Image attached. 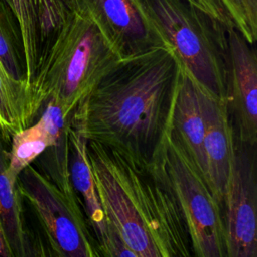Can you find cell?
I'll return each mask as SVG.
<instances>
[{
  "instance_id": "cell-1",
  "label": "cell",
  "mask_w": 257,
  "mask_h": 257,
  "mask_svg": "<svg viewBox=\"0 0 257 257\" xmlns=\"http://www.w3.org/2000/svg\"><path fill=\"white\" fill-rule=\"evenodd\" d=\"M181 65L170 46L119 59L73 111L89 141L153 163L171 130Z\"/></svg>"
},
{
  "instance_id": "cell-2",
  "label": "cell",
  "mask_w": 257,
  "mask_h": 257,
  "mask_svg": "<svg viewBox=\"0 0 257 257\" xmlns=\"http://www.w3.org/2000/svg\"><path fill=\"white\" fill-rule=\"evenodd\" d=\"M87 154L105 215L137 257H194L176 197L153 163L89 140Z\"/></svg>"
},
{
  "instance_id": "cell-3",
  "label": "cell",
  "mask_w": 257,
  "mask_h": 257,
  "mask_svg": "<svg viewBox=\"0 0 257 257\" xmlns=\"http://www.w3.org/2000/svg\"><path fill=\"white\" fill-rule=\"evenodd\" d=\"M120 58L82 7H72L38 66L34 82L67 114Z\"/></svg>"
},
{
  "instance_id": "cell-4",
  "label": "cell",
  "mask_w": 257,
  "mask_h": 257,
  "mask_svg": "<svg viewBox=\"0 0 257 257\" xmlns=\"http://www.w3.org/2000/svg\"><path fill=\"white\" fill-rule=\"evenodd\" d=\"M137 1L182 68L211 94L226 99L227 25L187 0Z\"/></svg>"
},
{
  "instance_id": "cell-5",
  "label": "cell",
  "mask_w": 257,
  "mask_h": 257,
  "mask_svg": "<svg viewBox=\"0 0 257 257\" xmlns=\"http://www.w3.org/2000/svg\"><path fill=\"white\" fill-rule=\"evenodd\" d=\"M153 164L176 197L194 257H228L223 211L172 128Z\"/></svg>"
},
{
  "instance_id": "cell-6",
  "label": "cell",
  "mask_w": 257,
  "mask_h": 257,
  "mask_svg": "<svg viewBox=\"0 0 257 257\" xmlns=\"http://www.w3.org/2000/svg\"><path fill=\"white\" fill-rule=\"evenodd\" d=\"M17 186L35 210L55 257H96L77 198H68L31 165Z\"/></svg>"
},
{
  "instance_id": "cell-7",
  "label": "cell",
  "mask_w": 257,
  "mask_h": 257,
  "mask_svg": "<svg viewBox=\"0 0 257 257\" xmlns=\"http://www.w3.org/2000/svg\"><path fill=\"white\" fill-rule=\"evenodd\" d=\"M223 218L228 257H257V147L236 138Z\"/></svg>"
},
{
  "instance_id": "cell-8",
  "label": "cell",
  "mask_w": 257,
  "mask_h": 257,
  "mask_svg": "<svg viewBox=\"0 0 257 257\" xmlns=\"http://www.w3.org/2000/svg\"><path fill=\"white\" fill-rule=\"evenodd\" d=\"M228 67L226 101L236 140L257 145V56L251 43L234 25L226 28Z\"/></svg>"
},
{
  "instance_id": "cell-9",
  "label": "cell",
  "mask_w": 257,
  "mask_h": 257,
  "mask_svg": "<svg viewBox=\"0 0 257 257\" xmlns=\"http://www.w3.org/2000/svg\"><path fill=\"white\" fill-rule=\"evenodd\" d=\"M120 59L169 46L137 0H77Z\"/></svg>"
},
{
  "instance_id": "cell-10",
  "label": "cell",
  "mask_w": 257,
  "mask_h": 257,
  "mask_svg": "<svg viewBox=\"0 0 257 257\" xmlns=\"http://www.w3.org/2000/svg\"><path fill=\"white\" fill-rule=\"evenodd\" d=\"M204 116L205 179L223 211L235 154V131L226 99L216 97L205 89Z\"/></svg>"
},
{
  "instance_id": "cell-11",
  "label": "cell",
  "mask_w": 257,
  "mask_h": 257,
  "mask_svg": "<svg viewBox=\"0 0 257 257\" xmlns=\"http://www.w3.org/2000/svg\"><path fill=\"white\" fill-rule=\"evenodd\" d=\"M17 22L24 77L34 82L40 59L72 8L67 0H11Z\"/></svg>"
},
{
  "instance_id": "cell-12",
  "label": "cell",
  "mask_w": 257,
  "mask_h": 257,
  "mask_svg": "<svg viewBox=\"0 0 257 257\" xmlns=\"http://www.w3.org/2000/svg\"><path fill=\"white\" fill-rule=\"evenodd\" d=\"M204 91L205 88L181 66L171 128L205 178Z\"/></svg>"
},
{
  "instance_id": "cell-13",
  "label": "cell",
  "mask_w": 257,
  "mask_h": 257,
  "mask_svg": "<svg viewBox=\"0 0 257 257\" xmlns=\"http://www.w3.org/2000/svg\"><path fill=\"white\" fill-rule=\"evenodd\" d=\"M47 101L35 82L13 77L0 62V135L11 137L32 124Z\"/></svg>"
},
{
  "instance_id": "cell-14",
  "label": "cell",
  "mask_w": 257,
  "mask_h": 257,
  "mask_svg": "<svg viewBox=\"0 0 257 257\" xmlns=\"http://www.w3.org/2000/svg\"><path fill=\"white\" fill-rule=\"evenodd\" d=\"M87 138L73 120L69 131V178L75 193L83 201V209L96 239L107 232V217L96 192L94 176L87 154Z\"/></svg>"
},
{
  "instance_id": "cell-15",
  "label": "cell",
  "mask_w": 257,
  "mask_h": 257,
  "mask_svg": "<svg viewBox=\"0 0 257 257\" xmlns=\"http://www.w3.org/2000/svg\"><path fill=\"white\" fill-rule=\"evenodd\" d=\"M0 135V224L10 247L12 257H34L23 227L19 190L7 174L8 153L5 152Z\"/></svg>"
},
{
  "instance_id": "cell-16",
  "label": "cell",
  "mask_w": 257,
  "mask_h": 257,
  "mask_svg": "<svg viewBox=\"0 0 257 257\" xmlns=\"http://www.w3.org/2000/svg\"><path fill=\"white\" fill-rule=\"evenodd\" d=\"M53 144L51 136L39 120L15 133L11 137V150L8 153V176L17 182L21 172Z\"/></svg>"
},
{
  "instance_id": "cell-17",
  "label": "cell",
  "mask_w": 257,
  "mask_h": 257,
  "mask_svg": "<svg viewBox=\"0 0 257 257\" xmlns=\"http://www.w3.org/2000/svg\"><path fill=\"white\" fill-rule=\"evenodd\" d=\"M96 240L97 245L94 247L96 257H137L123 243L117 230L109 220L107 222L106 234Z\"/></svg>"
},
{
  "instance_id": "cell-18",
  "label": "cell",
  "mask_w": 257,
  "mask_h": 257,
  "mask_svg": "<svg viewBox=\"0 0 257 257\" xmlns=\"http://www.w3.org/2000/svg\"><path fill=\"white\" fill-rule=\"evenodd\" d=\"M20 55L21 50L19 46L6 34V32L0 26V62L15 78H25L19 63Z\"/></svg>"
},
{
  "instance_id": "cell-19",
  "label": "cell",
  "mask_w": 257,
  "mask_h": 257,
  "mask_svg": "<svg viewBox=\"0 0 257 257\" xmlns=\"http://www.w3.org/2000/svg\"><path fill=\"white\" fill-rule=\"evenodd\" d=\"M0 26L21 50L19 30L13 13L11 0H0Z\"/></svg>"
},
{
  "instance_id": "cell-20",
  "label": "cell",
  "mask_w": 257,
  "mask_h": 257,
  "mask_svg": "<svg viewBox=\"0 0 257 257\" xmlns=\"http://www.w3.org/2000/svg\"><path fill=\"white\" fill-rule=\"evenodd\" d=\"M192 4L196 5L198 8L212 16L213 18L219 20L225 25H234V21L229 14L226 6L222 0H187Z\"/></svg>"
},
{
  "instance_id": "cell-21",
  "label": "cell",
  "mask_w": 257,
  "mask_h": 257,
  "mask_svg": "<svg viewBox=\"0 0 257 257\" xmlns=\"http://www.w3.org/2000/svg\"><path fill=\"white\" fill-rule=\"evenodd\" d=\"M224 5L226 6L229 14L231 15L235 26L244 34V36L252 43H255V39L252 37L251 32L249 30L245 13L240 0H222Z\"/></svg>"
},
{
  "instance_id": "cell-22",
  "label": "cell",
  "mask_w": 257,
  "mask_h": 257,
  "mask_svg": "<svg viewBox=\"0 0 257 257\" xmlns=\"http://www.w3.org/2000/svg\"><path fill=\"white\" fill-rule=\"evenodd\" d=\"M252 37L257 38V0H240Z\"/></svg>"
},
{
  "instance_id": "cell-23",
  "label": "cell",
  "mask_w": 257,
  "mask_h": 257,
  "mask_svg": "<svg viewBox=\"0 0 257 257\" xmlns=\"http://www.w3.org/2000/svg\"><path fill=\"white\" fill-rule=\"evenodd\" d=\"M34 257H55L49 246H46L41 238H37L35 245H33Z\"/></svg>"
},
{
  "instance_id": "cell-24",
  "label": "cell",
  "mask_w": 257,
  "mask_h": 257,
  "mask_svg": "<svg viewBox=\"0 0 257 257\" xmlns=\"http://www.w3.org/2000/svg\"><path fill=\"white\" fill-rule=\"evenodd\" d=\"M0 257H12V253L0 224Z\"/></svg>"
},
{
  "instance_id": "cell-25",
  "label": "cell",
  "mask_w": 257,
  "mask_h": 257,
  "mask_svg": "<svg viewBox=\"0 0 257 257\" xmlns=\"http://www.w3.org/2000/svg\"><path fill=\"white\" fill-rule=\"evenodd\" d=\"M69 3H70V5L71 6H76V4H77V0H67Z\"/></svg>"
}]
</instances>
